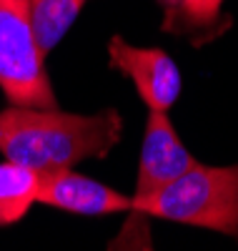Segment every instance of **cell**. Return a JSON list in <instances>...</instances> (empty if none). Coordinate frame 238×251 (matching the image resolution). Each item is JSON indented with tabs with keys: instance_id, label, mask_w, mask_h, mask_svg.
I'll list each match as a JSON object with an SVG mask.
<instances>
[{
	"instance_id": "5",
	"label": "cell",
	"mask_w": 238,
	"mask_h": 251,
	"mask_svg": "<svg viewBox=\"0 0 238 251\" xmlns=\"http://www.w3.org/2000/svg\"><path fill=\"white\" fill-rule=\"evenodd\" d=\"M198 161L188 153L183 141L166 111H148L143 146L138 156V176H136V194L131 199H141L163 188L166 183L176 181Z\"/></svg>"
},
{
	"instance_id": "10",
	"label": "cell",
	"mask_w": 238,
	"mask_h": 251,
	"mask_svg": "<svg viewBox=\"0 0 238 251\" xmlns=\"http://www.w3.org/2000/svg\"><path fill=\"white\" fill-rule=\"evenodd\" d=\"M161 3L166 8V28L170 30V25L181 20V15H183V10L188 5V0H161Z\"/></svg>"
},
{
	"instance_id": "3",
	"label": "cell",
	"mask_w": 238,
	"mask_h": 251,
	"mask_svg": "<svg viewBox=\"0 0 238 251\" xmlns=\"http://www.w3.org/2000/svg\"><path fill=\"white\" fill-rule=\"evenodd\" d=\"M0 91L15 106H58L28 0H0Z\"/></svg>"
},
{
	"instance_id": "4",
	"label": "cell",
	"mask_w": 238,
	"mask_h": 251,
	"mask_svg": "<svg viewBox=\"0 0 238 251\" xmlns=\"http://www.w3.org/2000/svg\"><path fill=\"white\" fill-rule=\"evenodd\" d=\"M111 66L128 75L136 86V93L143 98L148 111H166L178 100L183 78L166 50L161 48H141L128 43L125 38L113 35L108 43Z\"/></svg>"
},
{
	"instance_id": "1",
	"label": "cell",
	"mask_w": 238,
	"mask_h": 251,
	"mask_svg": "<svg viewBox=\"0 0 238 251\" xmlns=\"http://www.w3.org/2000/svg\"><path fill=\"white\" fill-rule=\"evenodd\" d=\"M123 136L116 108L71 113L58 106H15L0 111V153L40 174L73 169L85 158L108 156Z\"/></svg>"
},
{
	"instance_id": "2",
	"label": "cell",
	"mask_w": 238,
	"mask_h": 251,
	"mask_svg": "<svg viewBox=\"0 0 238 251\" xmlns=\"http://www.w3.org/2000/svg\"><path fill=\"white\" fill-rule=\"evenodd\" d=\"M131 201L138 214L208 228L238 241V163H196L158 191Z\"/></svg>"
},
{
	"instance_id": "9",
	"label": "cell",
	"mask_w": 238,
	"mask_h": 251,
	"mask_svg": "<svg viewBox=\"0 0 238 251\" xmlns=\"http://www.w3.org/2000/svg\"><path fill=\"white\" fill-rule=\"evenodd\" d=\"M226 0H188V5L181 15V28L183 25H190V28H206V25H213L221 15V5ZM178 28V30H181Z\"/></svg>"
},
{
	"instance_id": "7",
	"label": "cell",
	"mask_w": 238,
	"mask_h": 251,
	"mask_svg": "<svg viewBox=\"0 0 238 251\" xmlns=\"http://www.w3.org/2000/svg\"><path fill=\"white\" fill-rule=\"evenodd\" d=\"M40 171L23 163H0V226H13L38 203Z\"/></svg>"
},
{
	"instance_id": "8",
	"label": "cell",
	"mask_w": 238,
	"mask_h": 251,
	"mask_svg": "<svg viewBox=\"0 0 238 251\" xmlns=\"http://www.w3.org/2000/svg\"><path fill=\"white\" fill-rule=\"evenodd\" d=\"M83 5L85 0H28L30 23L43 53H50L66 38Z\"/></svg>"
},
{
	"instance_id": "6",
	"label": "cell",
	"mask_w": 238,
	"mask_h": 251,
	"mask_svg": "<svg viewBox=\"0 0 238 251\" xmlns=\"http://www.w3.org/2000/svg\"><path fill=\"white\" fill-rule=\"evenodd\" d=\"M38 203L80 216H105L133 208L131 196L113 191L111 186L95 178L75 174L73 169H55L40 174Z\"/></svg>"
}]
</instances>
